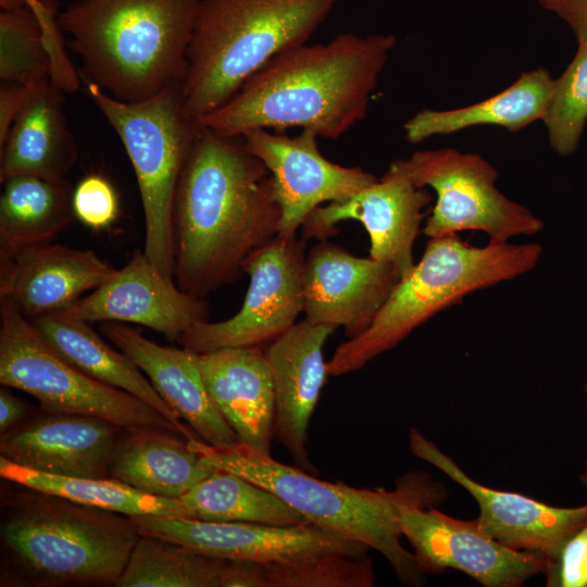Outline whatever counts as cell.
Returning a JSON list of instances; mask_svg holds the SVG:
<instances>
[{
    "label": "cell",
    "instance_id": "obj_30",
    "mask_svg": "<svg viewBox=\"0 0 587 587\" xmlns=\"http://www.w3.org/2000/svg\"><path fill=\"white\" fill-rule=\"evenodd\" d=\"M191 520L297 525L308 521L280 498L232 472L217 470L179 498Z\"/></svg>",
    "mask_w": 587,
    "mask_h": 587
},
{
    "label": "cell",
    "instance_id": "obj_8",
    "mask_svg": "<svg viewBox=\"0 0 587 587\" xmlns=\"http://www.w3.org/2000/svg\"><path fill=\"white\" fill-rule=\"evenodd\" d=\"M129 517L139 535L216 558L260 564L264 587H372L375 582L367 546L310 522L268 525Z\"/></svg>",
    "mask_w": 587,
    "mask_h": 587
},
{
    "label": "cell",
    "instance_id": "obj_2",
    "mask_svg": "<svg viewBox=\"0 0 587 587\" xmlns=\"http://www.w3.org/2000/svg\"><path fill=\"white\" fill-rule=\"evenodd\" d=\"M396 43L391 34L341 33L326 43L290 48L198 121L224 137L301 128L336 140L366 116Z\"/></svg>",
    "mask_w": 587,
    "mask_h": 587
},
{
    "label": "cell",
    "instance_id": "obj_9",
    "mask_svg": "<svg viewBox=\"0 0 587 587\" xmlns=\"http://www.w3.org/2000/svg\"><path fill=\"white\" fill-rule=\"evenodd\" d=\"M86 90L133 164L145 217L143 251L174 279L175 198L200 123L185 113L180 87L136 103L116 100L92 83Z\"/></svg>",
    "mask_w": 587,
    "mask_h": 587
},
{
    "label": "cell",
    "instance_id": "obj_29",
    "mask_svg": "<svg viewBox=\"0 0 587 587\" xmlns=\"http://www.w3.org/2000/svg\"><path fill=\"white\" fill-rule=\"evenodd\" d=\"M0 476L22 487L128 516L157 515L191 519L189 509L180 499L154 497L114 478H86L42 473L18 465L1 455Z\"/></svg>",
    "mask_w": 587,
    "mask_h": 587
},
{
    "label": "cell",
    "instance_id": "obj_4",
    "mask_svg": "<svg viewBox=\"0 0 587 587\" xmlns=\"http://www.w3.org/2000/svg\"><path fill=\"white\" fill-rule=\"evenodd\" d=\"M210 464L240 475L270 490L308 522L339 533L379 552L398 579L409 586L425 584L413 552L401 544L402 507H438L448 498L442 483L424 471L401 475L391 490L355 488L322 480L302 469L283 464L241 445L217 449L192 439Z\"/></svg>",
    "mask_w": 587,
    "mask_h": 587
},
{
    "label": "cell",
    "instance_id": "obj_31",
    "mask_svg": "<svg viewBox=\"0 0 587 587\" xmlns=\"http://www.w3.org/2000/svg\"><path fill=\"white\" fill-rule=\"evenodd\" d=\"M232 560L140 535L117 587H224Z\"/></svg>",
    "mask_w": 587,
    "mask_h": 587
},
{
    "label": "cell",
    "instance_id": "obj_5",
    "mask_svg": "<svg viewBox=\"0 0 587 587\" xmlns=\"http://www.w3.org/2000/svg\"><path fill=\"white\" fill-rule=\"evenodd\" d=\"M27 489L2 505V583L114 585L140 536L130 517Z\"/></svg>",
    "mask_w": 587,
    "mask_h": 587
},
{
    "label": "cell",
    "instance_id": "obj_20",
    "mask_svg": "<svg viewBox=\"0 0 587 587\" xmlns=\"http://www.w3.org/2000/svg\"><path fill=\"white\" fill-rule=\"evenodd\" d=\"M336 328L305 319L263 348L274 388L273 437L305 472L317 474L308 451V430L326 375L323 347Z\"/></svg>",
    "mask_w": 587,
    "mask_h": 587
},
{
    "label": "cell",
    "instance_id": "obj_39",
    "mask_svg": "<svg viewBox=\"0 0 587 587\" xmlns=\"http://www.w3.org/2000/svg\"><path fill=\"white\" fill-rule=\"evenodd\" d=\"M26 5L34 10L48 11L55 15L59 14L58 0H0L1 10H12Z\"/></svg>",
    "mask_w": 587,
    "mask_h": 587
},
{
    "label": "cell",
    "instance_id": "obj_23",
    "mask_svg": "<svg viewBox=\"0 0 587 587\" xmlns=\"http://www.w3.org/2000/svg\"><path fill=\"white\" fill-rule=\"evenodd\" d=\"M207 390L239 445L270 455L274 388L263 348H226L198 353Z\"/></svg>",
    "mask_w": 587,
    "mask_h": 587
},
{
    "label": "cell",
    "instance_id": "obj_11",
    "mask_svg": "<svg viewBox=\"0 0 587 587\" xmlns=\"http://www.w3.org/2000/svg\"><path fill=\"white\" fill-rule=\"evenodd\" d=\"M396 162L417 187L436 192L423 227L428 238L477 230L491 243H504L545 227L529 209L497 188V170L478 154L442 148L415 151Z\"/></svg>",
    "mask_w": 587,
    "mask_h": 587
},
{
    "label": "cell",
    "instance_id": "obj_32",
    "mask_svg": "<svg viewBox=\"0 0 587 587\" xmlns=\"http://www.w3.org/2000/svg\"><path fill=\"white\" fill-rule=\"evenodd\" d=\"M0 77L28 86L51 80L43 25L28 5L1 10Z\"/></svg>",
    "mask_w": 587,
    "mask_h": 587
},
{
    "label": "cell",
    "instance_id": "obj_26",
    "mask_svg": "<svg viewBox=\"0 0 587 587\" xmlns=\"http://www.w3.org/2000/svg\"><path fill=\"white\" fill-rule=\"evenodd\" d=\"M555 79L548 70L538 67L522 73L508 88L474 104L451 109H423L403 125L404 138L419 143L433 136L450 135L460 130L495 125L519 132L544 118Z\"/></svg>",
    "mask_w": 587,
    "mask_h": 587
},
{
    "label": "cell",
    "instance_id": "obj_40",
    "mask_svg": "<svg viewBox=\"0 0 587 587\" xmlns=\"http://www.w3.org/2000/svg\"><path fill=\"white\" fill-rule=\"evenodd\" d=\"M579 479H580V483L583 484V486L587 489V460L585 461L584 471L579 475Z\"/></svg>",
    "mask_w": 587,
    "mask_h": 587
},
{
    "label": "cell",
    "instance_id": "obj_14",
    "mask_svg": "<svg viewBox=\"0 0 587 587\" xmlns=\"http://www.w3.org/2000/svg\"><path fill=\"white\" fill-rule=\"evenodd\" d=\"M432 203L426 188L417 187L396 160L386 173L353 196L314 209L301 226L302 238L325 240L337 224L357 220L370 236V257L395 266L401 278L414 267L413 246Z\"/></svg>",
    "mask_w": 587,
    "mask_h": 587
},
{
    "label": "cell",
    "instance_id": "obj_7",
    "mask_svg": "<svg viewBox=\"0 0 587 587\" xmlns=\"http://www.w3.org/2000/svg\"><path fill=\"white\" fill-rule=\"evenodd\" d=\"M541 254L539 243L476 247L459 235L429 238L420 261L399 280L369 328L336 348L326 362L328 374L361 370L470 294L530 272Z\"/></svg>",
    "mask_w": 587,
    "mask_h": 587
},
{
    "label": "cell",
    "instance_id": "obj_28",
    "mask_svg": "<svg viewBox=\"0 0 587 587\" xmlns=\"http://www.w3.org/2000/svg\"><path fill=\"white\" fill-rule=\"evenodd\" d=\"M0 197V258L50 243L75 218L73 191L65 179L15 175Z\"/></svg>",
    "mask_w": 587,
    "mask_h": 587
},
{
    "label": "cell",
    "instance_id": "obj_33",
    "mask_svg": "<svg viewBox=\"0 0 587 587\" xmlns=\"http://www.w3.org/2000/svg\"><path fill=\"white\" fill-rule=\"evenodd\" d=\"M542 122L557 154L576 151L587 122V41L577 42L573 60L555 79Z\"/></svg>",
    "mask_w": 587,
    "mask_h": 587
},
{
    "label": "cell",
    "instance_id": "obj_1",
    "mask_svg": "<svg viewBox=\"0 0 587 587\" xmlns=\"http://www.w3.org/2000/svg\"><path fill=\"white\" fill-rule=\"evenodd\" d=\"M282 212L266 166L239 137L200 124L174 205V280L193 297L232 284L279 235Z\"/></svg>",
    "mask_w": 587,
    "mask_h": 587
},
{
    "label": "cell",
    "instance_id": "obj_41",
    "mask_svg": "<svg viewBox=\"0 0 587 587\" xmlns=\"http://www.w3.org/2000/svg\"><path fill=\"white\" fill-rule=\"evenodd\" d=\"M584 391H585V395H586V411H587V379H586L585 385H584Z\"/></svg>",
    "mask_w": 587,
    "mask_h": 587
},
{
    "label": "cell",
    "instance_id": "obj_37",
    "mask_svg": "<svg viewBox=\"0 0 587 587\" xmlns=\"http://www.w3.org/2000/svg\"><path fill=\"white\" fill-rule=\"evenodd\" d=\"M542 9L563 21L576 41H587V0H535Z\"/></svg>",
    "mask_w": 587,
    "mask_h": 587
},
{
    "label": "cell",
    "instance_id": "obj_18",
    "mask_svg": "<svg viewBox=\"0 0 587 587\" xmlns=\"http://www.w3.org/2000/svg\"><path fill=\"white\" fill-rule=\"evenodd\" d=\"M61 312L89 323L139 324L177 341L196 323L208 321L207 301L182 291L138 249L124 267Z\"/></svg>",
    "mask_w": 587,
    "mask_h": 587
},
{
    "label": "cell",
    "instance_id": "obj_17",
    "mask_svg": "<svg viewBox=\"0 0 587 587\" xmlns=\"http://www.w3.org/2000/svg\"><path fill=\"white\" fill-rule=\"evenodd\" d=\"M400 279L388 262L319 240L305 254L304 319L342 326L348 339L354 338L369 328Z\"/></svg>",
    "mask_w": 587,
    "mask_h": 587
},
{
    "label": "cell",
    "instance_id": "obj_6",
    "mask_svg": "<svg viewBox=\"0 0 587 587\" xmlns=\"http://www.w3.org/2000/svg\"><path fill=\"white\" fill-rule=\"evenodd\" d=\"M341 0H199L180 85L199 120L270 60L307 43Z\"/></svg>",
    "mask_w": 587,
    "mask_h": 587
},
{
    "label": "cell",
    "instance_id": "obj_27",
    "mask_svg": "<svg viewBox=\"0 0 587 587\" xmlns=\"http://www.w3.org/2000/svg\"><path fill=\"white\" fill-rule=\"evenodd\" d=\"M29 322L41 339L73 366L105 385L136 396L173 423L185 426L142 371L122 351L109 346L89 322L64 312L43 314Z\"/></svg>",
    "mask_w": 587,
    "mask_h": 587
},
{
    "label": "cell",
    "instance_id": "obj_25",
    "mask_svg": "<svg viewBox=\"0 0 587 587\" xmlns=\"http://www.w3.org/2000/svg\"><path fill=\"white\" fill-rule=\"evenodd\" d=\"M191 439L171 432L127 430L111 463L110 478L154 497L179 499L217 471Z\"/></svg>",
    "mask_w": 587,
    "mask_h": 587
},
{
    "label": "cell",
    "instance_id": "obj_12",
    "mask_svg": "<svg viewBox=\"0 0 587 587\" xmlns=\"http://www.w3.org/2000/svg\"><path fill=\"white\" fill-rule=\"evenodd\" d=\"M305 240L278 235L246 263L250 284L241 309L230 319L200 321L178 340L207 353L226 348H264L303 313Z\"/></svg>",
    "mask_w": 587,
    "mask_h": 587
},
{
    "label": "cell",
    "instance_id": "obj_21",
    "mask_svg": "<svg viewBox=\"0 0 587 587\" xmlns=\"http://www.w3.org/2000/svg\"><path fill=\"white\" fill-rule=\"evenodd\" d=\"M115 272L92 250L39 245L0 258V298L30 320L67 310Z\"/></svg>",
    "mask_w": 587,
    "mask_h": 587
},
{
    "label": "cell",
    "instance_id": "obj_36",
    "mask_svg": "<svg viewBox=\"0 0 587 587\" xmlns=\"http://www.w3.org/2000/svg\"><path fill=\"white\" fill-rule=\"evenodd\" d=\"M33 86L4 82L0 85V147L23 109Z\"/></svg>",
    "mask_w": 587,
    "mask_h": 587
},
{
    "label": "cell",
    "instance_id": "obj_15",
    "mask_svg": "<svg viewBox=\"0 0 587 587\" xmlns=\"http://www.w3.org/2000/svg\"><path fill=\"white\" fill-rule=\"evenodd\" d=\"M240 138L271 173L283 236H296L308 215L323 203L342 201L377 180L361 167L327 160L319 149V136L309 129L289 137L257 128Z\"/></svg>",
    "mask_w": 587,
    "mask_h": 587
},
{
    "label": "cell",
    "instance_id": "obj_22",
    "mask_svg": "<svg viewBox=\"0 0 587 587\" xmlns=\"http://www.w3.org/2000/svg\"><path fill=\"white\" fill-rule=\"evenodd\" d=\"M105 337L148 377L160 397L205 444L227 449L239 445L213 403L199 367L198 353L161 346L121 322H103Z\"/></svg>",
    "mask_w": 587,
    "mask_h": 587
},
{
    "label": "cell",
    "instance_id": "obj_13",
    "mask_svg": "<svg viewBox=\"0 0 587 587\" xmlns=\"http://www.w3.org/2000/svg\"><path fill=\"white\" fill-rule=\"evenodd\" d=\"M399 524L424 574L458 570L486 587H520L544 574L548 558L504 546L486 535L476 520L449 516L436 507H402Z\"/></svg>",
    "mask_w": 587,
    "mask_h": 587
},
{
    "label": "cell",
    "instance_id": "obj_16",
    "mask_svg": "<svg viewBox=\"0 0 587 587\" xmlns=\"http://www.w3.org/2000/svg\"><path fill=\"white\" fill-rule=\"evenodd\" d=\"M409 449L414 457L436 466L469 491L479 507L476 519L479 528L507 547L539 553L549 560L587 522V504L553 507L476 482L415 428L409 433Z\"/></svg>",
    "mask_w": 587,
    "mask_h": 587
},
{
    "label": "cell",
    "instance_id": "obj_19",
    "mask_svg": "<svg viewBox=\"0 0 587 587\" xmlns=\"http://www.w3.org/2000/svg\"><path fill=\"white\" fill-rule=\"evenodd\" d=\"M126 432L103 419L46 411L1 434L0 455L42 473L110 478Z\"/></svg>",
    "mask_w": 587,
    "mask_h": 587
},
{
    "label": "cell",
    "instance_id": "obj_38",
    "mask_svg": "<svg viewBox=\"0 0 587 587\" xmlns=\"http://www.w3.org/2000/svg\"><path fill=\"white\" fill-rule=\"evenodd\" d=\"M27 413V405L15 397L8 387L0 390V434H4L20 422Z\"/></svg>",
    "mask_w": 587,
    "mask_h": 587
},
{
    "label": "cell",
    "instance_id": "obj_10",
    "mask_svg": "<svg viewBox=\"0 0 587 587\" xmlns=\"http://www.w3.org/2000/svg\"><path fill=\"white\" fill-rule=\"evenodd\" d=\"M0 383L25 391L52 413L95 416L129 432L161 430L196 438L136 396L105 385L54 352L16 305L0 298Z\"/></svg>",
    "mask_w": 587,
    "mask_h": 587
},
{
    "label": "cell",
    "instance_id": "obj_3",
    "mask_svg": "<svg viewBox=\"0 0 587 587\" xmlns=\"http://www.w3.org/2000/svg\"><path fill=\"white\" fill-rule=\"evenodd\" d=\"M199 0H74L57 21L85 83L116 100L180 87Z\"/></svg>",
    "mask_w": 587,
    "mask_h": 587
},
{
    "label": "cell",
    "instance_id": "obj_34",
    "mask_svg": "<svg viewBox=\"0 0 587 587\" xmlns=\"http://www.w3.org/2000/svg\"><path fill=\"white\" fill-rule=\"evenodd\" d=\"M118 199L113 186L98 174L84 177L73 191L75 217L84 225L100 230L117 218Z\"/></svg>",
    "mask_w": 587,
    "mask_h": 587
},
{
    "label": "cell",
    "instance_id": "obj_35",
    "mask_svg": "<svg viewBox=\"0 0 587 587\" xmlns=\"http://www.w3.org/2000/svg\"><path fill=\"white\" fill-rule=\"evenodd\" d=\"M548 587H587V522L548 560Z\"/></svg>",
    "mask_w": 587,
    "mask_h": 587
},
{
    "label": "cell",
    "instance_id": "obj_24",
    "mask_svg": "<svg viewBox=\"0 0 587 587\" xmlns=\"http://www.w3.org/2000/svg\"><path fill=\"white\" fill-rule=\"evenodd\" d=\"M64 91L50 79L33 86L0 147V180L15 175L65 179L77 146L64 111Z\"/></svg>",
    "mask_w": 587,
    "mask_h": 587
}]
</instances>
